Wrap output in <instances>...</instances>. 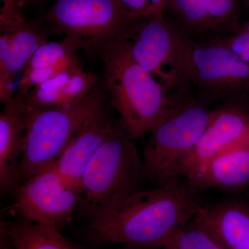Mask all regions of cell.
Wrapping results in <instances>:
<instances>
[{"label":"cell","mask_w":249,"mask_h":249,"mask_svg":"<svg viewBox=\"0 0 249 249\" xmlns=\"http://www.w3.org/2000/svg\"><path fill=\"white\" fill-rule=\"evenodd\" d=\"M193 88L194 96L211 103L237 105L249 96V64L212 40H187L181 83L176 89Z\"/></svg>","instance_id":"cell-6"},{"label":"cell","mask_w":249,"mask_h":249,"mask_svg":"<svg viewBox=\"0 0 249 249\" xmlns=\"http://www.w3.org/2000/svg\"><path fill=\"white\" fill-rule=\"evenodd\" d=\"M80 68H82L81 65L67 69L65 71L55 75V76L52 77L47 81L44 82L42 84L37 85L34 88L44 90H52V91H59V90L63 89L68 84L72 76Z\"/></svg>","instance_id":"cell-25"},{"label":"cell","mask_w":249,"mask_h":249,"mask_svg":"<svg viewBox=\"0 0 249 249\" xmlns=\"http://www.w3.org/2000/svg\"><path fill=\"white\" fill-rule=\"evenodd\" d=\"M176 18L188 38L227 36L239 25L240 0H168L166 9Z\"/></svg>","instance_id":"cell-12"},{"label":"cell","mask_w":249,"mask_h":249,"mask_svg":"<svg viewBox=\"0 0 249 249\" xmlns=\"http://www.w3.org/2000/svg\"><path fill=\"white\" fill-rule=\"evenodd\" d=\"M6 231L14 249H76L52 226L21 219L8 225Z\"/></svg>","instance_id":"cell-17"},{"label":"cell","mask_w":249,"mask_h":249,"mask_svg":"<svg viewBox=\"0 0 249 249\" xmlns=\"http://www.w3.org/2000/svg\"><path fill=\"white\" fill-rule=\"evenodd\" d=\"M121 12L129 19L148 17L165 11L168 0H114Z\"/></svg>","instance_id":"cell-22"},{"label":"cell","mask_w":249,"mask_h":249,"mask_svg":"<svg viewBox=\"0 0 249 249\" xmlns=\"http://www.w3.org/2000/svg\"><path fill=\"white\" fill-rule=\"evenodd\" d=\"M227 47L244 61L249 64V21L240 23L231 34L211 40Z\"/></svg>","instance_id":"cell-23"},{"label":"cell","mask_w":249,"mask_h":249,"mask_svg":"<svg viewBox=\"0 0 249 249\" xmlns=\"http://www.w3.org/2000/svg\"><path fill=\"white\" fill-rule=\"evenodd\" d=\"M43 20L53 33L76 41L89 58H101L124 40L131 19L114 0H55Z\"/></svg>","instance_id":"cell-7"},{"label":"cell","mask_w":249,"mask_h":249,"mask_svg":"<svg viewBox=\"0 0 249 249\" xmlns=\"http://www.w3.org/2000/svg\"><path fill=\"white\" fill-rule=\"evenodd\" d=\"M203 192L182 180L142 189L111 213L91 221L90 237L101 243L162 249L204 204Z\"/></svg>","instance_id":"cell-1"},{"label":"cell","mask_w":249,"mask_h":249,"mask_svg":"<svg viewBox=\"0 0 249 249\" xmlns=\"http://www.w3.org/2000/svg\"><path fill=\"white\" fill-rule=\"evenodd\" d=\"M80 65V59L77 53H75L67 55L52 66L23 71V76L19 81L14 99L16 101L21 99L34 87L42 84L67 69Z\"/></svg>","instance_id":"cell-20"},{"label":"cell","mask_w":249,"mask_h":249,"mask_svg":"<svg viewBox=\"0 0 249 249\" xmlns=\"http://www.w3.org/2000/svg\"><path fill=\"white\" fill-rule=\"evenodd\" d=\"M162 249H227L192 219L181 227Z\"/></svg>","instance_id":"cell-18"},{"label":"cell","mask_w":249,"mask_h":249,"mask_svg":"<svg viewBox=\"0 0 249 249\" xmlns=\"http://www.w3.org/2000/svg\"><path fill=\"white\" fill-rule=\"evenodd\" d=\"M27 22L23 15L20 0H1V34H11L22 27Z\"/></svg>","instance_id":"cell-24"},{"label":"cell","mask_w":249,"mask_h":249,"mask_svg":"<svg viewBox=\"0 0 249 249\" xmlns=\"http://www.w3.org/2000/svg\"><path fill=\"white\" fill-rule=\"evenodd\" d=\"M110 103L99 108L82 124L65 151L53 163L54 168L67 186L80 193L85 167L114 130L119 119L111 111Z\"/></svg>","instance_id":"cell-10"},{"label":"cell","mask_w":249,"mask_h":249,"mask_svg":"<svg viewBox=\"0 0 249 249\" xmlns=\"http://www.w3.org/2000/svg\"><path fill=\"white\" fill-rule=\"evenodd\" d=\"M108 101L103 81L78 106L70 109L30 107L15 101V109L25 132L18 171L19 185L53 164L82 124Z\"/></svg>","instance_id":"cell-5"},{"label":"cell","mask_w":249,"mask_h":249,"mask_svg":"<svg viewBox=\"0 0 249 249\" xmlns=\"http://www.w3.org/2000/svg\"><path fill=\"white\" fill-rule=\"evenodd\" d=\"M249 138V112L244 106L223 105L213 115L191 155L183 161L182 179L218 155Z\"/></svg>","instance_id":"cell-11"},{"label":"cell","mask_w":249,"mask_h":249,"mask_svg":"<svg viewBox=\"0 0 249 249\" xmlns=\"http://www.w3.org/2000/svg\"><path fill=\"white\" fill-rule=\"evenodd\" d=\"M214 109L184 90L172 93L168 109L149 132L142 158L155 186L182 181L183 161L196 148Z\"/></svg>","instance_id":"cell-3"},{"label":"cell","mask_w":249,"mask_h":249,"mask_svg":"<svg viewBox=\"0 0 249 249\" xmlns=\"http://www.w3.org/2000/svg\"><path fill=\"white\" fill-rule=\"evenodd\" d=\"M80 49L78 42L71 37H65L58 42L47 41L36 51L23 71L52 66Z\"/></svg>","instance_id":"cell-19"},{"label":"cell","mask_w":249,"mask_h":249,"mask_svg":"<svg viewBox=\"0 0 249 249\" xmlns=\"http://www.w3.org/2000/svg\"><path fill=\"white\" fill-rule=\"evenodd\" d=\"M123 249H159V248L142 245H125Z\"/></svg>","instance_id":"cell-26"},{"label":"cell","mask_w":249,"mask_h":249,"mask_svg":"<svg viewBox=\"0 0 249 249\" xmlns=\"http://www.w3.org/2000/svg\"><path fill=\"white\" fill-rule=\"evenodd\" d=\"M204 192L236 191L249 185V138L213 159L183 178Z\"/></svg>","instance_id":"cell-14"},{"label":"cell","mask_w":249,"mask_h":249,"mask_svg":"<svg viewBox=\"0 0 249 249\" xmlns=\"http://www.w3.org/2000/svg\"><path fill=\"white\" fill-rule=\"evenodd\" d=\"M227 249H249V206L235 200L201 206L192 219Z\"/></svg>","instance_id":"cell-15"},{"label":"cell","mask_w":249,"mask_h":249,"mask_svg":"<svg viewBox=\"0 0 249 249\" xmlns=\"http://www.w3.org/2000/svg\"><path fill=\"white\" fill-rule=\"evenodd\" d=\"M111 106L134 139L149 133L168 109L172 93L134 60L124 39L101 57Z\"/></svg>","instance_id":"cell-4"},{"label":"cell","mask_w":249,"mask_h":249,"mask_svg":"<svg viewBox=\"0 0 249 249\" xmlns=\"http://www.w3.org/2000/svg\"><path fill=\"white\" fill-rule=\"evenodd\" d=\"M244 4H245L246 8L249 11V0H243Z\"/></svg>","instance_id":"cell-27"},{"label":"cell","mask_w":249,"mask_h":249,"mask_svg":"<svg viewBox=\"0 0 249 249\" xmlns=\"http://www.w3.org/2000/svg\"><path fill=\"white\" fill-rule=\"evenodd\" d=\"M25 1H44V0H25Z\"/></svg>","instance_id":"cell-28"},{"label":"cell","mask_w":249,"mask_h":249,"mask_svg":"<svg viewBox=\"0 0 249 249\" xmlns=\"http://www.w3.org/2000/svg\"><path fill=\"white\" fill-rule=\"evenodd\" d=\"M24 124L14 107H4L0 114V187L4 192L19 186L18 171L24 149Z\"/></svg>","instance_id":"cell-16"},{"label":"cell","mask_w":249,"mask_h":249,"mask_svg":"<svg viewBox=\"0 0 249 249\" xmlns=\"http://www.w3.org/2000/svg\"><path fill=\"white\" fill-rule=\"evenodd\" d=\"M48 41V33L38 24L27 22L11 34L0 36V101L4 107L14 103V78L37 48Z\"/></svg>","instance_id":"cell-13"},{"label":"cell","mask_w":249,"mask_h":249,"mask_svg":"<svg viewBox=\"0 0 249 249\" xmlns=\"http://www.w3.org/2000/svg\"><path fill=\"white\" fill-rule=\"evenodd\" d=\"M187 40L164 11L131 19L124 36L134 60L170 92L181 82Z\"/></svg>","instance_id":"cell-8"},{"label":"cell","mask_w":249,"mask_h":249,"mask_svg":"<svg viewBox=\"0 0 249 249\" xmlns=\"http://www.w3.org/2000/svg\"><path fill=\"white\" fill-rule=\"evenodd\" d=\"M148 180L136 140L120 119L109 138L85 167L78 206L91 219L109 213L136 193Z\"/></svg>","instance_id":"cell-2"},{"label":"cell","mask_w":249,"mask_h":249,"mask_svg":"<svg viewBox=\"0 0 249 249\" xmlns=\"http://www.w3.org/2000/svg\"><path fill=\"white\" fill-rule=\"evenodd\" d=\"M100 82L96 73H88L79 69L74 73L67 86L62 89L60 109H70L76 107Z\"/></svg>","instance_id":"cell-21"},{"label":"cell","mask_w":249,"mask_h":249,"mask_svg":"<svg viewBox=\"0 0 249 249\" xmlns=\"http://www.w3.org/2000/svg\"><path fill=\"white\" fill-rule=\"evenodd\" d=\"M12 206L21 219L58 228L71 219L80 194L67 186L53 163L17 188Z\"/></svg>","instance_id":"cell-9"}]
</instances>
